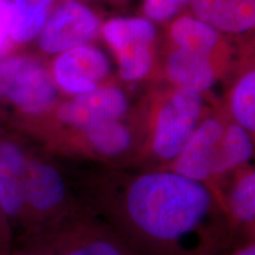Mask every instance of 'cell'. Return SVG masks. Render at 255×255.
<instances>
[{
	"label": "cell",
	"mask_w": 255,
	"mask_h": 255,
	"mask_svg": "<svg viewBox=\"0 0 255 255\" xmlns=\"http://www.w3.org/2000/svg\"><path fill=\"white\" fill-rule=\"evenodd\" d=\"M66 200L68 186L59 169L49 161L28 155L23 223L28 237L62 220Z\"/></svg>",
	"instance_id": "3"
},
{
	"label": "cell",
	"mask_w": 255,
	"mask_h": 255,
	"mask_svg": "<svg viewBox=\"0 0 255 255\" xmlns=\"http://www.w3.org/2000/svg\"><path fill=\"white\" fill-rule=\"evenodd\" d=\"M127 109V98L119 89H95L60 105L57 116L63 123L84 130L102 121L120 120Z\"/></svg>",
	"instance_id": "11"
},
{
	"label": "cell",
	"mask_w": 255,
	"mask_h": 255,
	"mask_svg": "<svg viewBox=\"0 0 255 255\" xmlns=\"http://www.w3.org/2000/svg\"><path fill=\"white\" fill-rule=\"evenodd\" d=\"M12 228L0 206V255L7 254L12 250Z\"/></svg>",
	"instance_id": "22"
},
{
	"label": "cell",
	"mask_w": 255,
	"mask_h": 255,
	"mask_svg": "<svg viewBox=\"0 0 255 255\" xmlns=\"http://www.w3.org/2000/svg\"><path fill=\"white\" fill-rule=\"evenodd\" d=\"M0 100L21 113L39 116L57 100V89L50 73L38 60L25 56L0 60Z\"/></svg>",
	"instance_id": "2"
},
{
	"label": "cell",
	"mask_w": 255,
	"mask_h": 255,
	"mask_svg": "<svg viewBox=\"0 0 255 255\" xmlns=\"http://www.w3.org/2000/svg\"><path fill=\"white\" fill-rule=\"evenodd\" d=\"M223 132L225 128L218 120L208 119L201 123L174 159L173 171L203 183L215 177Z\"/></svg>",
	"instance_id": "8"
},
{
	"label": "cell",
	"mask_w": 255,
	"mask_h": 255,
	"mask_svg": "<svg viewBox=\"0 0 255 255\" xmlns=\"http://www.w3.org/2000/svg\"><path fill=\"white\" fill-rule=\"evenodd\" d=\"M15 1L17 0H0V57L4 55L8 45Z\"/></svg>",
	"instance_id": "20"
},
{
	"label": "cell",
	"mask_w": 255,
	"mask_h": 255,
	"mask_svg": "<svg viewBox=\"0 0 255 255\" xmlns=\"http://www.w3.org/2000/svg\"><path fill=\"white\" fill-rule=\"evenodd\" d=\"M5 255H40V254L30 248V250H26V251H15V252L11 250L7 254H5Z\"/></svg>",
	"instance_id": "24"
},
{
	"label": "cell",
	"mask_w": 255,
	"mask_h": 255,
	"mask_svg": "<svg viewBox=\"0 0 255 255\" xmlns=\"http://www.w3.org/2000/svg\"><path fill=\"white\" fill-rule=\"evenodd\" d=\"M28 154L18 143L0 139V206L11 228L23 229Z\"/></svg>",
	"instance_id": "9"
},
{
	"label": "cell",
	"mask_w": 255,
	"mask_h": 255,
	"mask_svg": "<svg viewBox=\"0 0 255 255\" xmlns=\"http://www.w3.org/2000/svg\"><path fill=\"white\" fill-rule=\"evenodd\" d=\"M255 75L250 72L241 79L232 97V111L238 126L247 131L255 130Z\"/></svg>",
	"instance_id": "19"
},
{
	"label": "cell",
	"mask_w": 255,
	"mask_h": 255,
	"mask_svg": "<svg viewBox=\"0 0 255 255\" xmlns=\"http://www.w3.org/2000/svg\"><path fill=\"white\" fill-rule=\"evenodd\" d=\"M253 155V143L250 133L238 124H233L223 132L215 177L240 168Z\"/></svg>",
	"instance_id": "17"
},
{
	"label": "cell",
	"mask_w": 255,
	"mask_h": 255,
	"mask_svg": "<svg viewBox=\"0 0 255 255\" xmlns=\"http://www.w3.org/2000/svg\"><path fill=\"white\" fill-rule=\"evenodd\" d=\"M103 191L100 207L132 255H220L231 240L233 222L207 183L150 171Z\"/></svg>",
	"instance_id": "1"
},
{
	"label": "cell",
	"mask_w": 255,
	"mask_h": 255,
	"mask_svg": "<svg viewBox=\"0 0 255 255\" xmlns=\"http://www.w3.org/2000/svg\"><path fill=\"white\" fill-rule=\"evenodd\" d=\"M98 27V19L90 9L75 0H65L47 18L39 34L40 47L47 53H59L83 46Z\"/></svg>",
	"instance_id": "7"
},
{
	"label": "cell",
	"mask_w": 255,
	"mask_h": 255,
	"mask_svg": "<svg viewBox=\"0 0 255 255\" xmlns=\"http://www.w3.org/2000/svg\"><path fill=\"white\" fill-rule=\"evenodd\" d=\"M232 255H255V246H254V244H253V242H252V244H248L245 247L239 248V250L235 251Z\"/></svg>",
	"instance_id": "23"
},
{
	"label": "cell",
	"mask_w": 255,
	"mask_h": 255,
	"mask_svg": "<svg viewBox=\"0 0 255 255\" xmlns=\"http://www.w3.org/2000/svg\"><path fill=\"white\" fill-rule=\"evenodd\" d=\"M104 37L116 51L123 79L136 81L149 72V45L155 38V27L150 21L141 18L114 19L105 24Z\"/></svg>",
	"instance_id": "6"
},
{
	"label": "cell",
	"mask_w": 255,
	"mask_h": 255,
	"mask_svg": "<svg viewBox=\"0 0 255 255\" xmlns=\"http://www.w3.org/2000/svg\"><path fill=\"white\" fill-rule=\"evenodd\" d=\"M177 2H178V4H180L181 6H182V5L186 4V2H188V0H177Z\"/></svg>",
	"instance_id": "25"
},
{
	"label": "cell",
	"mask_w": 255,
	"mask_h": 255,
	"mask_svg": "<svg viewBox=\"0 0 255 255\" xmlns=\"http://www.w3.org/2000/svg\"><path fill=\"white\" fill-rule=\"evenodd\" d=\"M223 207L232 222L241 226L254 225L255 173L253 170L245 171L233 181Z\"/></svg>",
	"instance_id": "15"
},
{
	"label": "cell",
	"mask_w": 255,
	"mask_h": 255,
	"mask_svg": "<svg viewBox=\"0 0 255 255\" xmlns=\"http://www.w3.org/2000/svg\"><path fill=\"white\" fill-rule=\"evenodd\" d=\"M171 36L181 46V50L207 57L219 39L214 27L190 17L178 19L171 28Z\"/></svg>",
	"instance_id": "16"
},
{
	"label": "cell",
	"mask_w": 255,
	"mask_h": 255,
	"mask_svg": "<svg viewBox=\"0 0 255 255\" xmlns=\"http://www.w3.org/2000/svg\"><path fill=\"white\" fill-rule=\"evenodd\" d=\"M203 101L200 94L178 90L158 111L152 150L163 161H174L200 126Z\"/></svg>",
	"instance_id": "5"
},
{
	"label": "cell",
	"mask_w": 255,
	"mask_h": 255,
	"mask_svg": "<svg viewBox=\"0 0 255 255\" xmlns=\"http://www.w3.org/2000/svg\"><path fill=\"white\" fill-rule=\"evenodd\" d=\"M109 62L102 51L77 46L64 51L55 63L56 82L63 90L81 95L97 89V83L109 72Z\"/></svg>",
	"instance_id": "10"
},
{
	"label": "cell",
	"mask_w": 255,
	"mask_h": 255,
	"mask_svg": "<svg viewBox=\"0 0 255 255\" xmlns=\"http://www.w3.org/2000/svg\"><path fill=\"white\" fill-rule=\"evenodd\" d=\"M197 17L212 27L240 33L255 24V0H193Z\"/></svg>",
	"instance_id": "12"
},
{
	"label": "cell",
	"mask_w": 255,
	"mask_h": 255,
	"mask_svg": "<svg viewBox=\"0 0 255 255\" xmlns=\"http://www.w3.org/2000/svg\"><path fill=\"white\" fill-rule=\"evenodd\" d=\"M83 131L92 148L102 155L117 156L127 151L131 144L129 130L120 120L102 121L91 124Z\"/></svg>",
	"instance_id": "18"
},
{
	"label": "cell",
	"mask_w": 255,
	"mask_h": 255,
	"mask_svg": "<svg viewBox=\"0 0 255 255\" xmlns=\"http://www.w3.org/2000/svg\"><path fill=\"white\" fill-rule=\"evenodd\" d=\"M53 0H17L12 19L9 39L27 43L40 34L47 20Z\"/></svg>",
	"instance_id": "14"
},
{
	"label": "cell",
	"mask_w": 255,
	"mask_h": 255,
	"mask_svg": "<svg viewBox=\"0 0 255 255\" xmlns=\"http://www.w3.org/2000/svg\"><path fill=\"white\" fill-rule=\"evenodd\" d=\"M168 76L180 90L200 92L208 90L214 83V70L208 57L175 51L168 60Z\"/></svg>",
	"instance_id": "13"
},
{
	"label": "cell",
	"mask_w": 255,
	"mask_h": 255,
	"mask_svg": "<svg viewBox=\"0 0 255 255\" xmlns=\"http://www.w3.org/2000/svg\"><path fill=\"white\" fill-rule=\"evenodd\" d=\"M177 0H145V13L154 20H165L178 11Z\"/></svg>",
	"instance_id": "21"
},
{
	"label": "cell",
	"mask_w": 255,
	"mask_h": 255,
	"mask_svg": "<svg viewBox=\"0 0 255 255\" xmlns=\"http://www.w3.org/2000/svg\"><path fill=\"white\" fill-rule=\"evenodd\" d=\"M68 225L59 220L45 231L30 237L31 250L40 255H132L111 229L94 223Z\"/></svg>",
	"instance_id": "4"
}]
</instances>
